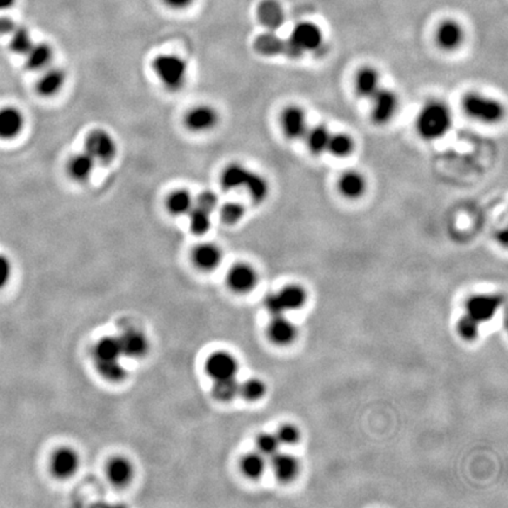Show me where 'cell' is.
Here are the masks:
<instances>
[{
	"label": "cell",
	"mask_w": 508,
	"mask_h": 508,
	"mask_svg": "<svg viewBox=\"0 0 508 508\" xmlns=\"http://www.w3.org/2000/svg\"><path fill=\"white\" fill-rule=\"evenodd\" d=\"M24 128V117L19 110L4 108L0 110V138L12 139L17 137Z\"/></svg>",
	"instance_id": "e0dca14e"
},
{
	"label": "cell",
	"mask_w": 508,
	"mask_h": 508,
	"mask_svg": "<svg viewBox=\"0 0 508 508\" xmlns=\"http://www.w3.org/2000/svg\"><path fill=\"white\" fill-rule=\"evenodd\" d=\"M65 83V74L62 69H51L44 73V76L37 84V91L43 97H52L62 90Z\"/></svg>",
	"instance_id": "603a6c76"
},
{
	"label": "cell",
	"mask_w": 508,
	"mask_h": 508,
	"mask_svg": "<svg viewBox=\"0 0 508 508\" xmlns=\"http://www.w3.org/2000/svg\"><path fill=\"white\" fill-rule=\"evenodd\" d=\"M254 50L265 57L286 56L290 59L300 58L304 53L290 42V39L281 38L274 31L265 32L258 35L254 42Z\"/></svg>",
	"instance_id": "277c9868"
},
{
	"label": "cell",
	"mask_w": 508,
	"mask_h": 508,
	"mask_svg": "<svg viewBox=\"0 0 508 508\" xmlns=\"http://www.w3.org/2000/svg\"><path fill=\"white\" fill-rule=\"evenodd\" d=\"M249 192V197L252 199L253 203L260 204L263 201H266L267 196L270 193V185L263 176H260L258 173H249L247 181H246L245 187Z\"/></svg>",
	"instance_id": "f546056e"
},
{
	"label": "cell",
	"mask_w": 508,
	"mask_h": 508,
	"mask_svg": "<svg viewBox=\"0 0 508 508\" xmlns=\"http://www.w3.org/2000/svg\"><path fill=\"white\" fill-rule=\"evenodd\" d=\"M269 336L277 345H288L297 337V329L283 315H279V317H273V320L271 322L269 326Z\"/></svg>",
	"instance_id": "44dd1931"
},
{
	"label": "cell",
	"mask_w": 508,
	"mask_h": 508,
	"mask_svg": "<svg viewBox=\"0 0 508 508\" xmlns=\"http://www.w3.org/2000/svg\"><path fill=\"white\" fill-rule=\"evenodd\" d=\"M118 339H119L123 356L137 359V358L145 356L149 351L147 339L137 329H128L120 337H118Z\"/></svg>",
	"instance_id": "7c38bea8"
},
{
	"label": "cell",
	"mask_w": 508,
	"mask_h": 508,
	"mask_svg": "<svg viewBox=\"0 0 508 508\" xmlns=\"http://www.w3.org/2000/svg\"><path fill=\"white\" fill-rule=\"evenodd\" d=\"M265 307L267 311L270 312L271 315L273 317H279V315H283L285 313V308H283V304H281V298L277 294H269L265 298Z\"/></svg>",
	"instance_id": "f6af8a7d"
},
{
	"label": "cell",
	"mask_w": 508,
	"mask_h": 508,
	"mask_svg": "<svg viewBox=\"0 0 508 508\" xmlns=\"http://www.w3.org/2000/svg\"><path fill=\"white\" fill-rule=\"evenodd\" d=\"M193 206V199L191 197V194L185 190L173 192L167 199V210L173 215H188Z\"/></svg>",
	"instance_id": "1f68e13d"
},
{
	"label": "cell",
	"mask_w": 508,
	"mask_h": 508,
	"mask_svg": "<svg viewBox=\"0 0 508 508\" xmlns=\"http://www.w3.org/2000/svg\"><path fill=\"white\" fill-rule=\"evenodd\" d=\"M463 110L470 117L486 124H495L504 117V108L499 101L479 94H468L463 101Z\"/></svg>",
	"instance_id": "3957f363"
},
{
	"label": "cell",
	"mask_w": 508,
	"mask_h": 508,
	"mask_svg": "<svg viewBox=\"0 0 508 508\" xmlns=\"http://www.w3.org/2000/svg\"><path fill=\"white\" fill-rule=\"evenodd\" d=\"M11 272H12V267H11L10 260L3 254H0V290L4 286H6V283L10 281Z\"/></svg>",
	"instance_id": "bcb514c9"
},
{
	"label": "cell",
	"mask_w": 508,
	"mask_h": 508,
	"mask_svg": "<svg viewBox=\"0 0 508 508\" xmlns=\"http://www.w3.org/2000/svg\"><path fill=\"white\" fill-rule=\"evenodd\" d=\"M338 188L347 199H358L366 191V180L358 171H347L340 176Z\"/></svg>",
	"instance_id": "ac0fdd59"
},
{
	"label": "cell",
	"mask_w": 508,
	"mask_h": 508,
	"mask_svg": "<svg viewBox=\"0 0 508 508\" xmlns=\"http://www.w3.org/2000/svg\"><path fill=\"white\" fill-rule=\"evenodd\" d=\"M290 39V42L304 53L318 50L322 45L324 37L318 25L310 21H303L294 28Z\"/></svg>",
	"instance_id": "ba28073f"
},
{
	"label": "cell",
	"mask_w": 508,
	"mask_h": 508,
	"mask_svg": "<svg viewBox=\"0 0 508 508\" xmlns=\"http://www.w3.org/2000/svg\"><path fill=\"white\" fill-rule=\"evenodd\" d=\"M94 162L111 163L117 156V144L112 135L104 130H94L87 135L86 151Z\"/></svg>",
	"instance_id": "5b68a950"
},
{
	"label": "cell",
	"mask_w": 508,
	"mask_h": 508,
	"mask_svg": "<svg viewBox=\"0 0 508 508\" xmlns=\"http://www.w3.org/2000/svg\"><path fill=\"white\" fill-rule=\"evenodd\" d=\"M502 295L498 294H478L470 298L466 303V315H470L479 324L490 322L499 307L502 306Z\"/></svg>",
	"instance_id": "8992f818"
},
{
	"label": "cell",
	"mask_w": 508,
	"mask_h": 508,
	"mask_svg": "<svg viewBox=\"0 0 508 508\" xmlns=\"http://www.w3.org/2000/svg\"><path fill=\"white\" fill-rule=\"evenodd\" d=\"M266 460L260 453H252L242 458V470L249 479H258L265 473Z\"/></svg>",
	"instance_id": "836d02e7"
},
{
	"label": "cell",
	"mask_w": 508,
	"mask_h": 508,
	"mask_svg": "<svg viewBox=\"0 0 508 508\" xmlns=\"http://www.w3.org/2000/svg\"><path fill=\"white\" fill-rule=\"evenodd\" d=\"M258 19L269 31H277L285 23V12L277 0H263L258 6Z\"/></svg>",
	"instance_id": "9a60e30c"
},
{
	"label": "cell",
	"mask_w": 508,
	"mask_h": 508,
	"mask_svg": "<svg viewBox=\"0 0 508 508\" xmlns=\"http://www.w3.org/2000/svg\"><path fill=\"white\" fill-rule=\"evenodd\" d=\"M271 466L281 481H290L299 472V463L293 456L278 451L271 456Z\"/></svg>",
	"instance_id": "ffe728a7"
},
{
	"label": "cell",
	"mask_w": 508,
	"mask_h": 508,
	"mask_svg": "<svg viewBox=\"0 0 508 508\" xmlns=\"http://www.w3.org/2000/svg\"><path fill=\"white\" fill-rule=\"evenodd\" d=\"M79 466V458L74 451L60 448L53 454L51 460L52 473L59 479H67L76 473Z\"/></svg>",
	"instance_id": "5bb4252c"
},
{
	"label": "cell",
	"mask_w": 508,
	"mask_h": 508,
	"mask_svg": "<svg viewBox=\"0 0 508 508\" xmlns=\"http://www.w3.org/2000/svg\"><path fill=\"white\" fill-rule=\"evenodd\" d=\"M13 35L11 39V49L16 53L26 55L28 50L31 49L33 43L31 40V35L25 28H16L13 30Z\"/></svg>",
	"instance_id": "74e56055"
},
{
	"label": "cell",
	"mask_w": 508,
	"mask_h": 508,
	"mask_svg": "<svg viewBox=\"0 0 508 508\" xmlns=\"http://www.w3.org/2000/svg\"><path fill=\"white\" fill-rule=\"evenodd\" d=\"M188 215H190L191 230L194 235H205L211 227V213L193 206Z\"/></svg>",
	"instance_id": "d590c367"
},
{
	"label": "cell",
	"mask_w": 508,
	"mask_h": 508,
	"mask_svg": "<svg viewBox=\"0 0 508 508\" xmlns=\"http://www.w3.org/2000/svg\"><path fill=\"white\" fill-rule=\"evenodd\" d=\"M479 325L480 324L477 320H474L468 315H465L459 319L458 325H456V331L463 340L472 342L479 334Z\"/></svg>",
	"instance_id": "ab89813d"
},
{
	"label": "cell",
	"mask_w": 508,
	"mask_h": 508,
	"mask_svg": "<svg viewBox=\"0 0 508 508\" xmlns=\"http://www.w3.org/2000/svg\"><path fill=\"white\" fill-rule=\"evenodd\" d=\"M278 440L281 445H286V446H290V445H295V444L300 439V433L299 429L294 425H283L281 429H278L277 434Z\"/></svg>",
	"instance_id": "7bdbcfd3"
},
{
	"label": "cell",
	"mask_w": 508,
	"mask_h": 508,
	"mask_svg": "<svg viewBox=\"0 0 508 508\" xmlns=\"http://www.w3.org/2000/svg\"><path fill=\"white\" fill-rule=\"evenodd\" d=\"M94 158L87 152L79 153L69 160V172L77 181H85L90 178L94 169Z\"/></svg>",
	"instance_id": "484cf974"
},
{
	"label": "cell",
	"mask_w": 508,
	"mask_h": 508,
	"mask_svg": "<svg viewBox=\"0 0 508 508\" xmlns=\"http://www.w3.org/2000/svg\"><path fill=\"white\" fill-rule=\"evenodd\" d=\"M185 124L191 131H210L218 124V112L208 105H201L186 114Z\"/></svg>",
	"instance_id": "8fae6325"
},
{
	"label": "cell",
	"mask_w": 508,
	"mask_h": 508,
	"mask_svg": "<svg viewBox=\"0 0 508 508\" xmlns=\"http://www.w3.org/2000/svg\"><path fill=\"white\" fill-rule=\"evenodd\" d=\"M222 251L213 244H203L194 249L193 261L199 269L204 271L215 270L222 261Z\"/></svg>",
	"instance_id": "7402d4cb"
},
{
	"label": "cell",
	"mask_w": 508,
	"mask_h": 508,
	"mask_svg": "<svg viewBox=\"0 0 508 508\" xmlns=\"http://www.w3.org/2000/svg\"><path fill=\"white\" fill-rule=\"evenodd\" d=\"M240 390V384H239L235 377L226 378V379H219L215 380L213 388H212V395L219 401H231L239 395Z\"/></svg>",
	"instance_id": "d6a6232c"
},
{
	"label": "cell",
	"mask_w": 508,
	"mask_h": 508,
	"mask_svg": "<svg viewBox=\"0 0 508 508\" xmlns=\"http://www.w3.org/2000/svg\"><path fill=\"white\" fill-rule=\"evenodd\" d=\"M16 0H0V10H6L13 5Z\"/></svg>",
	"instance_id": "681fc988"
},
{
	"label": "cell",
	"mask_w": 508,
	"mask_h": 508,
	"mask_svg": "<svg viewBox=\"0 0 508 508\" xmlns=\"http://www.w3.org/2000/svg\"><path fill=\"white\" fill-rule=\"evenodd\" d=\"M463 42V30L459 23L454 21H444L436 31V43L443 50L453 51Z\"/></svg>",
	"instance_id": "2e32d148"
},
{
	"label": "cell",
	"mask_w": 508,
	"mask_h": 508,
	"mask_svg": "<svg viewBox=\"0 0 508 508\" xmlns=\"http://www.w3.org/2000/svg\"><path fill=\"white\" fill-rule=\"evenodd\" d=\"M239 393L249 401H256L265 397L266 386L259 379H249L240 385Z\"/></svg>",
	"instance_id": "f35d334b"
},
{
	"label": "cell",
	"mask_w": 508,
	"mask_h": 508,
	"mask_svg": "<svg viewBox=\"0 0 508 508\" xmlns=\"http://www.w3.org/2000/svg\"><path fill=\"white\" fill-rule=\"evenodd\" d=\"M256 446L261 456L271 458L279 451L281 443L276 434H261L256 440Z\"/></svg>",
	"instance_id": "b9f144b4"
},
{
	"label": "cell",
	"mask_w": 508,
	"mask_h": 508,
	"mask_svg": "<svg viewBox=\"0 0 508 508\" xmlns=\"http://www.w3.org/2000/svg\"><path fill=\"white\" fill-rule=\"evenodd\" d=\"M97 370L99 373L111 381H120L126 377V371L121 366L119 360H111V361H96Z\"/></svg>",
	"instance_id": "8d00e7d4"
},
{
	"label": "cell",
	"mask_w": 508,
	"mask_h": 508,
	"mask_svg": "<svg viewBox=\"0 0 508 508\" xmlns=\"http://www.w3.org/2000/svg\"><path fill=\"white\" fill-rule=\"evenodd\" d=\"M52 60V50L46 44L32 45L26 53V66L30 69H43Z\"/></svg>",
	"instance_id": "4dcf8cb0"
},
{
	"label": "cell",
	"mask_w": 508,
	"mask_h": 508,
	"mask_svg": "<svg viewBox=\"0 0 508 508\" xmlns=\"http://www.w3.org/2000/svg\"><path fill=\"white\" fill-rule=\"evenodd\" d=\"M157 77L169 91H178L186 83L187 64L183 58L173 55L158 56L153 62Z\"/></svg>",
	"instance_id": "7a4b0ae2"
},
{
	"label": "cell",
	"mask_w": 508,
	"mask_h": 508,
	"mask_svg": "<svg viewBox=\"0 0 508 508\" xmlns=\"http://www.w3.org/2000/svg\"><path fill=\"white\" fill-rule=\"evenodd\" d=\"M172 9H185L193 3V0H164Z\"/></svg>",
	"instance_id": "c3c4849f"
},
{
	"label": "cell",
	"mask_w": 508,
	"mask_h": 508,
	"mask_svg": "<svg viewBox=\"0 0 508 508\" xmlns=\"http://www.w3.org/2000/svg\"><path fill=\"white\" fill-rule=\"evenodd\" d=\"M227 283L237 293H247L256 285V271L249 265L238 264L230 271Z\"/></svg>",
	"instance_id": "4fadbf2b"
},
{
	"label": "cell",
	"mask_w": 508,
	"mask_h": 508,
	"mask_svg": "<svg viewBox=\"0 0 508 508\" xmlns=\"http://www.w3.org/2000/svg\"><path fill=\"white\" fill-rule=\"evenodd\" d=\"M452 112L441 101H431L419 112L417 117V131L425 140H438L443 138L452 128Z\"/></svg>",
	"instance_id": "6da1fadb"
},
{
	"label": "cell",
	"mask_w": 508,
	"mask_h": 508,
	"mask_svg": "<svg viewBox=\"0 0 508 508\" xmlns=\"http://www.w3.org/2000/svg\"><path fill=\"white\" fill-rule=\"evenodd\" d=\"M245 215V208L239 203H227L220 210L222 222L227 225H235L242 220Z\"/></svg>",
	"instance_id": "60d3db41"
},
{
	"label": "cell",
	"mask_w": 508,
	"mask_h": 508,
	"mask_svg": "<svg viewBox=\"0 0 508 508\" xmlns=\"http://www.w3.org/2000/svg\"><path fill=\"white\" fill-rule=\"evenodd\" d=\"M249 171L240 164H232L224 169L222 174V186L224 190H240L245 187L246 181L249 178Z\"/></svg>",
	"instance_id": "cb8c5ba5"
},
{
	"label": "cell",
	"mask_w": 508,
	"mask_h": 508,
	"mask_svg": "<svg viewBox=\"0 0 508 508\" xmlns=\"http://www.w3.org/2000/svg\"><path fill=\"white\" fill-rule=\"evenodd\" d=\"M108 479L115 486H125L133 477V467L125 458H114L108 466Z\"/></svg>",
	"instance_id": "d4e9b609"
},
{
	"label": "cell",
	"mask_w": 508,
	"mask_h": 508,
	"mask_svg": "<svg viewBox=\"0 0 508 508\" xmlns=\"http://www.w3.org/2000/svg\"><path fill=\"white\" fill-rule=\"evenodd\" d=\"M331 132L325 125H317L315 128H310L306 132V144L308 149L315 154H322V153L327 151L329 138H331Z\"/></svg>",
	"instance_id": "4316f807"
},
{
	"label": "cell",
	"mask_w": 508,
	"mask_h": 508,
	"mask_svg": "<svg viewBox=\"0 0 508 508\" xmlns=\"http://www.w3.org/2000/svg\"><path fill=\"white\" fill-rule=\"evenodd\" d=\"M285 311H295L303 307L307 300L306 290L299 285H288L278 293Z\"/></svg>",
	"instance_id": "83f0119b"
},
{
	"label": "cell",
	"mask_w": 508,
	"mask_h": 508,
	"mask_svg": "<svg viewBox=\"0 0 508 508\" xmlns=\"http://www.w3.org/2000/svg\"><path fill=\"white\" fill-rule=\"evenodd\" d=\"M353 149H354V142L349 135L345 133L331 135L327 152L338 158H345L353 152Z\"/></svg>",
	"instance_id": "e575fe53"
},
{
	"label": "cell",
	"mask_w": 508,
	"mask_h": 508,
	"mask_svg": "<svg viewBox=\"0 0 508 508\" xmlns=\"http://www.w3.org/2000/svg\"><path fill=\"white\" fill-rule=\"evenodd\" d=\"M123 356L118 337H105L98 342L94 349L96 361H111L119 360Z\"/></svg>",
	"instance_id": "f1b7e54d"
},
{
	"label": "cell",
	"mask_w": 508,
	"mask_h": 508,
	"mask_svg": "<svg viewBox=\"0 0 508 508\" xmlns=\"http://www.w3.org/2000/svg\"><path fill=\"white\" fill-rule=\"evenodd\" d=\"M206 371L215 380L233 378L238 372V363L230 353H213L206 361Z\"/></svg>",
	"instance_id": "30bf717a"
},
{
	"label": "cell",
	"mask_w": 508,
	"mask_h": 508,
	"mask_svg": "<svg viewBox=\"0 0 508 508\" xmlns=\"http://www.w3.org/2000/svg\"><path fill=\"white\" fill-rule=\"evenodd\" d=\"M372 99V119L378 125L388 124L397 114L399 98L397 94L388 89H380Z\"/></svg>",
	"instance_id": "52a82bcc"
},
{
	"label": "cell",
	"mask_w": 508,
	"mask_h": 508,
	"mask_svg": "<svg viewBox=\"0 0 508 508\" xmlns=\"http://www.w3.org/2000/svg\"><path fill=\"white\" fill-rule=\"evenodd\" d=\"M14 28H16V24L11 18L0 17V35L12 33Z\"/></svg>",
	"instance_id": "7dc6e473"
},
{
	"label": "cell",
	"mask_w": 508,
	"mask_h": 508,
	"mask_svg": "<svg viewBox=\"0 0 508 508\" xmlns=\"http://www.w3.org/2000/svg\"><path fill=\"white\" fill-rule=\"evenodd\" d=\"M354 85L359 96L372 98L381 89L380 74L373 67H363L356 73Z\"/></svg>",
	"instance_id": "d6986e66"
},
{
	"label": "cell",
	"mask_w": 508,
	"mask_h": 508,
	"mask_svg": "<svg viewBox=\"0 0 508 508\" xmlns=\"http://www.w3.org/2000/svg\"><path fill=\"white\" fill-rule=\"evenodd\" d=\"M281 128L283 135L290 140L303 138L307 132V118L299 106H288L281 114Z\"/></svg>",
	"instance_id": "9c48e42d"
},
{
	"label": "cell",
	"mask_w": 508,
	"mask_h": 508,
	"mask_svg": "<svg viewBox=\"0 0 508 508\" xmlns=\"http://www.w3.org/2000/svg\"><path fill=\"white\" fill-rule=\"evenodd\" d=\"M218 206V197L211 191H205L197 198L196 208H201L203 211L212 213Z\"/></svg>",
	"instance_id": "ee69618b"
}]
</instances>
